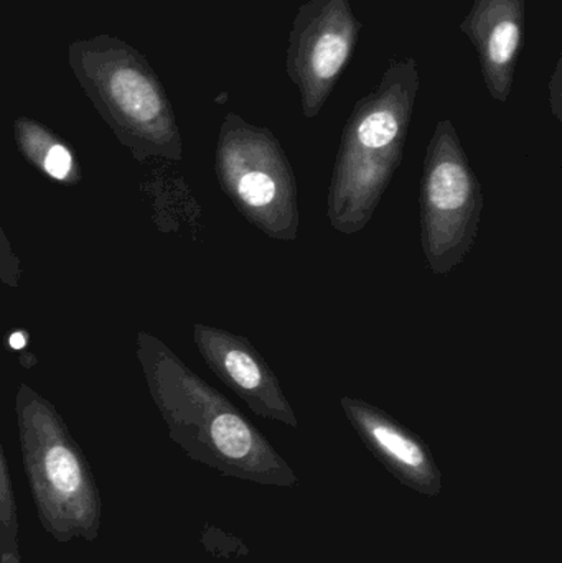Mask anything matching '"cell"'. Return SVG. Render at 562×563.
I'll use <instances>...</instances> for the list:
<instances>
[{
  "mask_svg": "<svg viewBox=\"0 0 562 563\" xmlns=\"http://www.w3.org/2000/svg\"><path fill=\"white\" fill-rule=\"evenodd\" d=\"M13 135L20 154L40 174L68 187H75L81 181V167L71 145L52 129L32 118H16Z\"/></svg>",
  "mask_w": 562,
  "mask_h": 563,
  "instance_id": "11",
  "label": "cell"
},
{
  "mask_svg": "<svg viewBox=\"0 0 562 563\" xmlns=\"http://www.w3.org/2000/svg\"><path fill=\"white\" fill-rule=\"evenodd\" d=\"M484 190L451 119L436 124L422 161L419 227L428 269L454 273L474 247Z\"/></svg>",
  "mask_w": 562,
  "mask_h": 563,
  "instance_id": "6",
  "label": "cell"
},
{
  "mask_svg": "<svg viewBox=\"0 0 562 563\" xmlns=\"http://www.w3.org/2000/svg\"><path fill=\"white\" fill-rule=\"evenodd\" d=\"M214 174L244 220L269 240L299 238V188L283 144L273 131L228 112L220 125Z\"/></svg>",
  "mask_w": 562,
  "mask_h": 563,
  "instance_id": "5",
  "label": "cell"
},
{
  "mask_svg": "<svg viewBox=\"0 0 562 563\" xmlns=\"http://www.w3.org/2000/svg\"><path fill=\"white\" fill-rule=\"evenodd\" d=\"M562 99H561V59L554 68L550 81V104L554 118L562 122Z\"/></svg>",
  "mask_w": 562,
  "mask_h": 563,
  "instance_id": "13",
  "label": "cell"
},
{
  "mask_svg": "<svg viewBox=\"0 0 562 563\" xmlns=\"http://www.w3.org/2000/svg\"><path fill=\"white\" fill-rule=\"evenodd\" d=\"M363 23L350 0H306L297 9L286 49V73L304 118L322 112L355 55Z\"/></svg>",
  "mask_w": 562,
  "mask_h": 563,
  "instance_id": "7",
  "label": "cell"
},
{
  "mask_svg": "<svg viewBox=\"0 0 562 563\" xmlns=\"http://www.w3.org/2000/svg\"><path fill=\"white\" fill-rule=\"evenodd\" d=\"M20 280H22V264L0 224V282L9 288H19Z\"/></svg>",
  "mask_w": 562,
  "mask_h": 563,
  "instance_id": "12",
  "label": "cell"
},
{
  "mask_svg": "<svg viewBox=\"0 0 562 563\" xmlns=\"http://www.w3.org/2000/svg\"><path fill=\"white\" fill-rule=\"evenodd\" d=\"M194 341L214 376L246 402L251 412L299 429V417L284 394L276 373L247 338L223 328L195 323Z\"/></svg>",
  "mask_w": 562,
  "mask_h": 563,
  "instance_id": "8",
  "label": "cell"
},
{
  "mask_svg": "<svg viewBox=\"0 0 562 563\" xmlns=\"http://www.w3.org/2000/svg\"><path fill=\"white\" fill-rule=\"evenodd\" d=\"M421 78L412 56L392 59L346 119L327 194V218L352 236L368 227L405 157Z\"/></svg>",
  "mask_w": 562,
  "mask_h": 563,
  "instance_id": "2",
  "label": "cell"
},
{
  "mask_svg": "<svg viewBox=\"0 0 562 563\" xmlns=\"http://www.w3.org/2000/svg\"><path fill=\"white\" fill-rule=\"evenodd\" d=\"M135 356L168 437L187 456L254 485L294 488L299 483L273 443L161 338L139 331Z\"/></svg>",
  "mask_w": 562,
  "mask_h": 563,
  "instance_id": "1",
  "label": "cell"
},
{
  "mask_svg": "<svg viewBox=\"0 0 562 563\" xmlns=\"http://www.w3.org/2000/svg\"><path fill=\"white\" fill-rule=\"evenodd\" d=\"M68 65L102 121L139 164L184 158L174 106L139 49L112 35L79 38L69 43Z\"/></svg>",
  "mask_w": 562,
  "mask_h": 563,
  "instance_id": "3",
  "label": "cell"
},
{
  "mask_svg": "<svg viewBox=\"0 0 562 563\" xmlns=\"http://www.w3.org/2000/svg\"><path fill=\"white\" fill-rule=\"evenodd\" d=\"M23 468L42 528L59 544L95 542L102 503L95 473L49 400L22 383L15 394Z\"/></svg>",
  "mask_w": 562,
  "mask_h": 563,
  "instance_id": "4",
  "label": "cell"
},
{
  "mask_svg": "<svg viewBox=\"0 0 562 563\" xmlns=\"http://www.w3.org/2000/svg\"><path fill=\"white\" fill-rule=\"evenodd\" d=\"M340 407L352 429L368 452L403 486L438 498L442 493V473L425 440L386 410L359 399L343 396Z\"/></svg>",
  "mask_w": 562,
  "mask_h": 563,
  "instance_id": "9",
  "label": "cell"
},
{
  "mask_svg": "<svg viewBox=\"0 0 562 563\" xmlns=\"http://www.w3.org/2000/svg\"><path fill=\"white\" fill-rule=\"evenodd\" d=\"M527 0H474L461 32L477 52L488 95L508 101L525 43Z\"/></svg>",
  "mask_w": 562,
  "mask_h": 563,
  "instance_id": "10",
  "label": "cell"
},
{
  "mask_svg": "<svg viewBox=\"0 0 562 563\" xmlns=\"http://www.w3.org/2000/svg\"><path fill=\"white\" fill-rule=\"evenodd\" d=\"M9 465H7L5 453H3L2 443H0V493L10 485Z\"/></svg>",
  "mask_w": 562,
  "mask_h": 563,
  "instance_id": "14",
  "label": "cell"
}]
</instances>
